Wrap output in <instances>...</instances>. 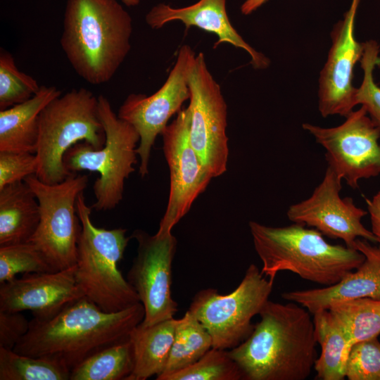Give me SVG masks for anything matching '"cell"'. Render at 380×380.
Returning <instances> with one entry per match:
<instances>
[{"label": "cell", "mask_w": 380, "mask_h": 380, "mask_svg": "<svg viewBox=\"0 0 380 380\" xmlns=\"http://www.w3.org/2000/svg\"><path fill=\"white\" fill-rule=\"evenodd\" d=\"M77 213L82 224L77 243L75 279L84 296L102 310L116 312L140 303L139 296L118 267L131 236L126 229H106L91 222L92 208L84 192L77 199Z\"/></svg>", "instance_id": "5b68a950"}, {"label": "cell", "mask_w": 380, "mask_h": 380, "mask_svg": "<svg viewBox=\"0 0 380 380\" xmlns=\"http://www.w3.org/2000/svg\"><path fill=\"white\" fill-rule=\"evenodd\" d=\"M348 380H380V341L378 337L355 343L346 366Z\"/></svg>", "instance_id": "1f68e13d"}, {"label": "cell", "mask_w": 380, "mask_h": 380, "mask_svg": "<svg viewBox=\"0 0 380 380\" xmlns=\"http://www.w3.org/2000/svg\"><path fill=\"white\" fill-rule=\"evenodd\" d=\"M127 6L133 7L139 4L140 0H121Z\"/></svg>", "instance_id": "8d00e7d4"}, {"label": "cell", "mask_w": 380, "mask_h": 380, "mask_svg": "<svg viewBox=\"0 0 380 380\" xmlns=\"http://www.w3.org/2000/svg\"><path fill=\"white\" fill-rule=\"evenodd\" d=\"M363 53L360 61L363 79L356 89L355 102L365 108L369 117L380 127V87L375 83L373 75L375 66L380 64V46L373 39L363 42Z\"/></svg>", "instance_id": "4dcf8cb0"}, {"label": "cell", "mask_w": 380, "mask_h": 380, "mask_svg": "<svg viewBox=\"0 0 380 380\" xmlns=\"http://www.w3.org/2000/svg\"><path fill=\"white\" fill-rule=\"evenodd\" d=\"M40 87L34 78L18 70L11 53L1 49L0 110L27 101Z\"/></svg>", "instance_id": "f546056e"}, {"label": "cell", "mask_w": 380, "mask_h": 380, "mask_svg": "<svg viewBox=\"0 0 380 380\" xmlns=\"http://www.w3.org/2000/svg\"><path fill=\"white\" fill-rule=\"evenodd\" d=\"M190 112L181 109L163 131V152L170 170L168 202L157 232H172L208 186L211 175L201 163L189 139Z\"/></svg>", "instance_id": "5bb4252c"}, {"label": "cell", "mask_w": 380, "mask_h": 380, "mask_svg": "<svg viewBox=\"0 0 380 380\" xmlns=\"http://www.w3.org/2000/svg\"><path fill=\"white\" fill-rule=\"evenodd\" d=\"M302 127L324 147L328 166L351 188L380 175V127L363 106L336 127L303 123Z\"/></svg>", "instance_id": "8fae6325"}, {"label": "cell", "mask_w": 380, "mask_h": 380, "mask_svg": "<svg viewBox=\"0 0 380 380\" xmlns=\"http://www.w3.org/2000/svg\"><path fill=\"white\" fill-rule=\"evenodd\" d=\"M132 32V18L117 0H67L60 43L75 72L98 85L125 60Z\"/></svg>", "instance_id": "3957f363"}, {"label": "cell", "mask_w": 380, "mask_h": 380, "mask_svg": "<svg viewBox=\"0 0 380 380\" xmlns=\"http://www.w3.org/2000/svg\"><path fill=\"white\" fill-rule=\"evenodd\" d=\"M177 319L150 326L139 324L130 333L134 354V368L128 380H146L160 375L167 365Z\"/></svg>", "instance_id": "603a6c76"}, {"label": "cell", "mask_w": 380, "mask_h": 380, "mask_svg": "<svg viewBox=\"0 0 380 380\" xmlns=\"http://www.w3.org/2000/svg\"><path fill=\"white\" fill-rule=\"evenodd\" d=\"M144 316L141 303L122 311L107 312L82 296L50 319L33 318L27 333L13 350L33 357H58L71 370L94 353L129 339Z\"/></svg>", "instance_id": "7a4b0ae2"}, {"label": "cell", "mask_w": 380, "mask_h": 380, "mask_svg": "<svg viewBox=\"0 0 380 380\" xmlns=\"http://www.w3.org/2000/svg\"><path fill=\"white\" fill-rule=\"evenodd\" d=\"M267 0H246L241 6L240 11L243 15H248L255 11Z\"/></svg>", "instance_id": "d590c367"}, {"label": "cell", "mask_w": 380, "mask_h": 380, "mask_svg": "<svg viewBox=\"0 0 380 380\" xmlns=\"http://www.w3.org/2000/svg\"><path fill=\"white\" fill-rule=\"evenodd\" d=\"M134 368L129 339L108 346L84 359L70 370V380H128Z\"/></svg>", "instance_id": "d4e9b609"}, {"label": "cell", "mask_w": 380, "mask_h": 380, "mask_svg": "<svg viewBox=\"0 0 380 380\" xmlns=\"http://www.w3.org/2000/svg\"><path fill=\"white\" fill-rule=\"evenodd\" d=\"M196 56L189 45H182L167 80L158 91L148 96L132 93L119 108L118 117L131 124L140 137L137 152L141 177L148 173L151 152L157 137L189 99L188 80Z\"/></svg>", "instance_id": "7c38bea8"}, {"label": "cell", "mask_w": 380, "mask_h": 380, "mask_svg": "<svg viewBox=\"0 0 380 380\" xmlns=\"http://www.w3.org/2000/svg\"><path fill=\"white\" fill-rule=\"evenodd\" d=\"M309 311L268 300L251 335L229 350L244 380H305L314 369L317 340Z\"/></svg>", "instance_id": "6da1fadb"}, {"label": "cell", "mask_w": 380, "mask_h": 380, "mask_svg": "<svg viewBox=\"0 0 380 380\" xmlns=\"http://www.w3.org/2000/svg\"><path fill=\"white\" fill-rule=\"evenodd\" d=\"M164 380H244V375L229 350L212 348L195 363Z\"/></svg>", "instance_id": "83f0119b"}, {"label": "cell", "mask_w": 380, "mask_h": 380, "mask_svg": "<svg viewBox=\"0 0 380 380\" xmlns=\"http://www.w3.org/2000/svg\"><path fill=\"white\" fill-rule=\"evenodd\" d=\"M131 237L137 242V253L127 280L144 308L145 316L140 324L150 326L174 317L178 311L171 294L176 238L172 232L151 235L141 229L134 231Z\"/></svg>", "instance_id": "4fadbf2b"}, {"label": "cell", "mask_w": 380, "mask_h": 380, "mask_svg": "<svg viewBox=\"0 0 380 380\" xmlns=\"http://www.w3.org/2000/svg\"><path fill=\"white\" fill-rule=\"evenodd\" d=\"M327 309L346 325L353 344L380 334V298L340 300L331 303Z\"/></svg>", "instance_id": "4316f807"}, {"label": "cell", "mask_w": 380, "mask_h": 380, "mask_svg": "<svg viewBox=\"0 0 380 380\" xmlns=\"http://www.w3.org/2000/svg\"><path fill=\"white\" fill-rule=\"evenodd\" d=\"M227 0H199L188 6L175 8L160 3L146 15V22L152 29H160L166 24L180 21L186 29L196 27L215 34L218 39L213 48L220 44H229L248 53L251 64L256 70H264L270 65V59L249 45L233 27L226 8Z\"/></svg>", "instance_id": "ac0fdd59"}, {"label": "cell", "mask_w": 380, "mask_h": 380, "mask_svg": "<svg viewBox=\"0 0 380 380\" xmlns=\"http://www.w3.org/2000/svg\"><path fill=\"white\" fill-rule=\"evenodd\" d=\"M70 368L59 358L33 357L0 347V380H68Z\"/></svg>", "instance_id": "484cf974"}, {"label": "cell", "mask_w": 380, "mask_h": 380, "mask_svg": "<svg viewBox=\"0 0 380 380\" xmlns=\"http://www.w3.org/2000/svg\"><path fill=\"white\" fill-rule=\"evenodd\" d=\"M105 141L98 97L85 88L72 89L53 99L39 115L35 175L48 184L60 183L72 173L63 163L69 148L86 141L99 149Z\"/></svg>", "instance_id": "8992f818"}, {"label": "cell", "mask_w": 380, "mask_h": 380, "mask_svg": "<svg viewBox=\"0 0 380 380\" xmlns=\"http://www.w3.org/2000/svg\"><path fill=\"white\" fill-rule=\"evenodd\" d=\"M37 167L35 153L0 151V189L36 175Z\"/></svg>", "instance_id": "d6a6232c"}, {"label": "cell", "mask_w": 380, "mask_h": 380, "mask_svg": "<svg viewBox=\"0 0 380 380\" xmlns=\"http://www.w3.org/2000/svg\"><path fill=\"white\" fill-rule=\"evenodd\" d=\"M371 231L380 244V189L371 199L367 201Z\"/></svg>", "instance_id": "e575fe53"}, {"label": "cell", "mask_w": 380, "mask_h": 380, "mask_svg": "<svg viewBox=\"0 0 380 380\" xmlns=\"http://www.w3.org/2000/svg\"><path fill=\"white\" fill-rule=\"evenodd\" d=\"M341 182L327 166L322 182L311 196L289 206L286 212L289 220L314 227L329 238L341 239L350 248H353L358 238L377 242L372 231L362 222L368 212L357 207L352 198H341Z\"/></svg>", "instance_id": "9a60e30c"}, {"label": "cell", "mask_w": 380, "mask_h": 380, "mask_svg": "<svg viewBox=\"0 0 380 380\" xmlns=\"http://www.w3.org/2000/svg\"><path fill=\"white\" fill-rule=\"evenodd\" d=\"M39 220V202L25 181L0 189V246L30 242Z\"/></svg>", "instance_id": "44dd1931"}, {"label": "cell", "mask_w": 380, "mask_h": 380, "mask_svg": "<svg viewBox=\"0 0 380 380\" xmlns=\"http://www.w3.org/2000/svg\"><path fill=\"white\" fill-rule=\"evenodd\" d=\"M313 315L315 337L321 353L314 369L320 380H343L349 351L353 346L350 333L343 322L328 309Z\"/></svg>", "instance_id": "7402d4cb"}, {"label": "cell", "mask_w": 380, "mask_h": 380, "mask_svg": "<svg viewBox=\"0 0 380 380\" xmlns=\"http://www.w3.org/2000/svg\"><path fill=\"white\" fill-rule=\"evenodd\" d=\"M360 0H352L331 32V45L319 77L318 110L323 118L346 117L355 106L357 88L353 85V70L360 61L364 46L355 37V23Z\"/></svg>", "instance_id": "2e32d148"}, {"label": "cell", "mask_w": 380, "mask_h": 380, "mask_svg": "<svg viewBox=\"0 0 380 380\" xmlns=\"http://www.w3.org/2000/svg\"><path fill=\"white\" fill-rule=\"evenodd\" d=\"M35 194L40 220L30 239L56 270L74 266L82 224L77 213L78 196L88 185L87 175L72 172L63 182L48 184L35 175L24 180Z\"/></svg>", "instance_id": "9c48e42d"}, {"label": "cell", "mask_w": 380, "mask_h": 380, "mask_svg": "<svg viewBox=\"0 0 380 380\" xmlns=\"http://www.w3.org/2000/svg\"><path fill=\"white\" fill-rule=\"evenodd\" d=\"M213 348L210 334L198 319L187 310L177 319L175 337L164 372L156 380L189 367Z\"/></svg>", "instance_id": "cb8c5ba5"}, {"label": "cell", "mask_w": 380, "mask_h": 380, "mask_svg": "<svg viewBox=\"0 0 380 380\" xmlns=\"http://www.w3.org/2000/svg\"><path fill=\"white\" fill-rule=\"evenodd\" d=\"M358 238L353 248L361 252L364 261L338 283L320 288L284 292L281 297L294 302L313 314L336 301L359 298H380V244Z\"/></svg>", "instance_id": "d6986e66"}, {"label": "cell", "mask_w": 380, "mask_h": 380, "mask_svg": "<svg viewBox=\"0 0 380 380\" xmlns=\"http://www.w3.org/2000/svg\"><path fill=\"white\" fill-rule=\"evenodd\" d=\"M75 265L53 272L24 274L0 286V310L30 311L33 318L48 319L84 296L77 284Z\"/></svg>", "instance_id": "e0dca14e"}, {"label": "cell", "mask_w": 380, "mask_h": 380, "mask_svg": "<svg viewBox=\"0 0 380 380\" xmlns=\"http://www.w3.org/2000/svg\"><path fill=\"white\" fill-rule=\"evenodd\" d=\"M248 226L262 264L261 272L271 279L279 272L289 271L329 286L338 283L365 259L356 248L331 244L318 230L303 224L273 227L251 221Z\"/></svg>", "instance_id": "277c9868"}, {"label": "cell", "mask_w": 380, "mask_h": 380, "mask_svg": "<svg viewBox=\"0 0 380 380\" xmlns=\"http://www.w3.org/2000/svg\"><path fill=\"white\" fill-rule=\"evenodd\" d=\"M98 112L106 134L104 145L96 149L86 141L77 143L65 153L63 163L70 172L99 174L93 186L96 201L91 208L110 210L122 200L125 182L135 170L140 137L131 124L115 114L103 95L98 96Z\"/></svg>", "instance_id": "52a82bcc"}, {"label": "cell", "mask_w": 380, "mask_h": 380, "mask_svg": "<svg viewBox=\"0 0 380 380\" xmlns=\"http://www.w3.org/2000/svg\"><path fill=\"white\" fill-rule=\"evenodd\" d=\"M61 95L55 86L40 87L30 99L0 110V151L35 153L42 110Z\"/></svg>", "instance_id": "ffe728a7"}, {"label": "cell", "mask_w": 380, "mask_h": 380, "mask_svg": "<svg viewBox=\"0 0 380 380\" xmlns=\"http://www.w3.org/2000/svg\"><path fill=\"white\" fill-rule=\"evenodd\" d=\"M56 270L32 242L0 246V284L19 273L53 272Z\"/></svg>", "instance_id": "f1b7e54d"}, {"label": "cell", "mask_w": 380, "mask_h": 380, "mask_svg": "<svg viewBox=\"0 0 380 380\" xmlns=\"http://www.w3.org/2000/svg\"><path fill=\"white\" fill-rule=\"evenodd\" d=\"M188 87L191 144L213 178L220 176L227 170L229 156L227 106L203 52L196 56Z\"/></svg>", "instance_id": "30bf717a"}, {"label": "cell", "mask_w": 380, "mask_h": 380, "mask_svg": "<svg viewBox=\"0 0 380 380\" xmlns=\"http://www.w3.org/2000/svg\"><path fill=\"white\" fill-rule=\"evenodd\" d=\"M273 284L251 264L232 292L221 295L217 289H204L196 293L188 310L210 334L213 348L231 350L252 333V319L269 300Z\"/></svg>", "instance_id": "ba28073f"}, {"label": "cell", "mask_w": 380, "mask_h": 380, "mask_svg": "<svg viewBox=\"0 0 380 380\" xmlns=\"http://www.w3.org/2000/svg\"><path fill=\"white\" fill-rule=\"evenodd\" d=\"M29 327L30 321L21 312L0 310V347L13 350Z\"/></svg>", "instance_id": "836d02e7"}]
</instances>
